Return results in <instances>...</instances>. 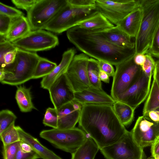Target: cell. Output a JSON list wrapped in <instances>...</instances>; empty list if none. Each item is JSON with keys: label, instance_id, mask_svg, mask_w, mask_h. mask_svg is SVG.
<instances>
[{"label": "cell", "instance_id": "cell-6", "mask_svg": "<svg viewBox=\"0 0 159 159\" xmlns=\"http://www.w3.org/2000/svg\"><path fill=\"white\" fill-rule=\"evenodd\" d=\"M96 10L95 5L76 7L67 3L63 7L43 30L60 34L75 26L77 24Z\"/></svg>", "mask_w": 159, "mask_h": 159}, {"label": "cell", "instance_id": "cell-40", "mask_svg": "<svg viewBox=\"0 0 159 159\" xmlns=\"http://www.w3.org/2000/svg\"><path fill=\"white\" fill-rule=\"evenodd\" d=\"M147 53L157 58H159V28L155 36L152 45Z\"/></svg>", "mask_w": 159, "mask_h": 159}, {"label": "cell", "instance_id": "cell-51", "mask_svg": "<svg viewBox=\"0 0 159 159\" xmlns=\"http://www.w3.org/2000/svg\"><path fill=\"white\" fill-rule=\"evenodd\" d=\"M153 157L154 159H159V155H156Z\"/></svg>", "mask_w": 159, "mask_h": 159}, {"label": "cell", "instance_id": "cell-11", "mask_svg": "<svg viewBox=\"0 0 159 159\" xmlns=\"http://www.w3.org/2000/svg\"><path fill=\"white\" fill-rule=\"evenodd\" d=\"M59 43L56 35L43 29L32 30L22 38L12 42L16 47L34 52L50 49L58 45Z\"/></svg>", "mask_w": 159, "mask_h": 159}, {"label": "cell", "instance_id": "cell-19", "mask_svg": "<svg viewBox=\"0 0 159 159\" xmlns=\"http://www.w3.org/2000/svg\"><path fill=\"white\" fill-rule=\"evenodd\" d=\"M75 26L88 30L103 31L114 25L101 12L95 10L78 22Z\"/></svg>", "mask_w": 159, "mask_h": 159}, {"label": "cell", "instance_id": "cell-5", "mask_svg": "<svg viewBox=\"0 0 159 159\" xmlns=\"http://www.w3.org/2000/svg\"><path fill=\"white\" fill-rule=\"evenodd\" d=\"M39 136L56 148L71 154L85 142L88 137L83 130L76 127L68 129L53 128L43 130L40 132Z\"/></svg>", "mask_w": 159, "mask_h": 159}, {"label": "cell", "instance_id": "cell-31", "mask_svg": "<svg viewBox=\"0 0 159 159\" xmlns=\"http://www.w3.org/2000/svg\"><path fill=\"white\" fill-rule=\"evenodd\" d=\"M17 118L15 115L11 111L5 109L0 112V133L15 122Z\"/></svg>", "mask_w": 159, "mask_h": 159}, {"label": "cell", "instance_id": "cell-20", "mask_svg": "<svg viewBox=\"0 0 159 159\" xmlns=\"http://www.w3.org/2000/svg\"><path fill=\"white\" fill-rule=\"evenodd\" d=\"M20 139L28 144L33 151L43 159H62L52 151L42 145L38 139L25 131L19 126H16Z\"/></svg>", "mask_w": 159, "mask_h": 159}, {"label": "cell", "instance_id": "cell-46", "mask_svg": "<svg viewBox=\"0 0 159 159\" xmlns=\"http://www.w3.org/2000/svg\"><path fill=\"white\" fill-rule=\"evenodd\" d=\"M151 152L153 157L156 155H159V141L151 146Z\"/></svg>", "mask_w": 159, "mask_h": 159}, {"label": "cell", "instance_id": "cell-48", "mask_svg": "<svg viewBox=\"0 0 159 159\" xmlns=\"http://www.w3.org/2000/svg\"><path fill=\"white\" fill-rule=\"evenodd\" d=\"M20 147L23 151L25 152H30L33 150L31 148L28 144L21 140Z\"/></svg>", "mask_w": 159, "mask_h": 159}, {"label": "cell", "instance_id": "cell-28", "mask_svg": "<svg viewBox=\"0 0 159 159\" xmlns=\"http://www.w3.org/2000/svg\"><path fill=\"white\" fill-rule=\"evenodd\" d=\"M100 70L98 60L92 58H89L87 65V71L91 87L102 90L101 82L99 77Z\"/></svg>", "mask_w": 159, "mask_h": 159}, {"label": "cell", "instance_id": "cell-21", "mask_svg": "<svg viewBox=\"0 0 159 159\" xmlns=\"http://www.w3.org/2000/svg\"><path fill=\"white\" fill-rule=\"evenodd\" d=\"M142 11L139 7L123 19L117 25L131 38H135L139 29Z\"/></svg>", "mask_w": 159, "mask_h": 159}, {"label": "cell", "instance_id": "cell-55", "mask_svg": "<svg viewBox=\"0 0 159 159\" xmlns=\"http://www.w3.org/2000/svg\"><path fill=\"white\" fill-rule=\"evenodd\" d=\"M148 159V158H147V159Z\"/></svg>", "mask_w": 159, "mask_h": 159}, {"label": "cell", "instance_id": "cell-29", "mask_svg": "<svg viewBox=\"0 0 159 159\" xmlns=\"http://www.w3.org/2000/svg\"><path fill=\"white\" fill-rule=\"evenodd\" d=\"M57 66L55 62L41 57L36 66L33 79L43 78L48 75Z\"/></svg>", "mask_w": 159, "mask_h": 159}, {"label": "cell", "instance_id": "cell-18", "mask_svg": "<svg viewBox=\"0 0 159 159\" xmlns=\"http://www.w3.org/2000/svg\"><path fill=\"white\" fill-rule=\"evenodd\" d=\"M76 53V51L73 48L69 49L64 52L59 65L49 74L43 78L41 82L42 88L48 90L57 80L66 73Z\"/></svg>", "mask_w": 159, "mask_h": 159}, {"label": "cell", "instance_id": "cell-38", "mask_svg": "<svg viewBox=\"0 0 159 159\" xmlns=\"http://www.w3.org/2000/svg\"><path fill=\"white\" fill-rule=\"evenodd\" d=\"M38 0H12V2L18 8L28 11L37 2Z\"/></svg>", "mask_w": 159, "mask_h": 159}, {"label": "cell", "instance_id": "cell-35", "mask_svg": "<svg viewBox=\"0 0 159 159\" xmlns=\"http://www.w3.org/2000/svg\"><path fill=\"white\" fill-rule=\"evenodd\" d=\"M0 14L6 15L12 19L24 16L21 11L15 8L0 2Z\"/></svg>", "mask_w": 159, "mask_h": 159}, {"label": "cell", "instance_id": "cell-44", "mask_svg": "<svg viewBox=\"0 0 159 159\" xmlns=\"http://www.w3.org/2000/svg\"><path fill=\"white\" fill-rule=\"evenodd\" d=\"M146 59L145 54L142 53L135 54L134 58V61L135 64L140 66L144 64Z\"/></svg>", "mask_w": 159, "mask_h": 159}, {"label": "cell", "instance_id": "cell-49", "mask_svg": "<svg viewBox=\"0 0 159 159\" xmlns=\"http://www.w3.org/2000/svg\"><path fill=\"white\" fill-rule=\"evenodd\" d=\"M153 76L157 80L159 87V69L156 66H155L153 70Z\"/></svg>", "mask_w": 159, "mask_h": 159}, {"label": "cell", "instance_id": "cell-2", "mask_svg": "<svg viewBox=\"0 0 159 159\" xmlns=\"http://www.w3.org/2000/svg\"><path fill=\"white\" fill-rule=\"evenodd\" d=\"M70 42L88 56L115 66L135 54V48L118 47L109 42L102 31L88 30L75 26L66 31Z\"/></svg>", "mask_w": 159, "mask_h": 159}, {"label": "cell", "instance_id": "cell-3", "mask_svg": "<svg viewBox=\"0 0 159 159\" xmlns=\"http://www.w3.org/2000/svg\"><path fill=\"white\" fill-rule=\"evenodd\" d=\"M143 16L135 38V54H145L151 47L159 28V0H139Z\"/></svg>", "mask_w": 159, "mask_h": 159}, {"label": "cell", "instance_id": "cell-13", "mask_svg": "<svg viewBox=\"0 0 159 159\" xmlns=\"http://www.w3.org/2000/svg\"><path fill=\"white\" fill-rule=\"evenodd\" d=\"M131 132L140 147L143 148L152 146L159 135V121H153L148 116H139Z\"/></svg>", "mask_w": 159, "mask_h": 159}, {"label": "cell", "instance_id": "cell-54", "mask_svg": "<svg viewBox=\"0 0 159 159\" xmlns=\"http://www.w3.org/2000/svg\"><path fill=\"white\" fill-rule=\"evenodd\" d=\"M148 159H154L153 158H148Z\"/></svg>", "mask_w": 159, "mask_h": 159}, {"label": "cell", "instance_id": "cell-12", "mask_svg": "<svg viewBox=\"0 0 159 159\" xmlns=\"http://www.w3.org/2000/svg\"><path fill=\"white\" fill-rule=\"evenodd\" d=\"M89 59L88 56L83 53L75 55L65 73L75 92L91 87L87 71Z\"/></svg>", "mask_w": 159, "mask_h": 159}, {"label": "cell", "instance_id": "cell-4", "mask_svg": "<svg viewBox=\"0 0 159 159\" xmlns=\"http://www.w3.org/2000/svg\"><path fill=\"white\" fill-rule=\"evenodd\" d=\"M41 57L36 52L18 48L14 62L3 68L4 77L0 82L3 84L17 86L33 79Z\"/></svg>", "mask_w": 159, "mask_h": 159}, {"label": "cell", "instance_id": "cell-52", "mask_svg": "<svg viewBox=\"0 0 159 159\" xmlns=\"http://www.w3.org/2000/svg\"><path fill=\"white\" fill-rule=\"evenodd\" d=\"M159 141V136H158V137H157V139H156V140L155 141V142L154 143H156L157 142H158Z\"/></svg>", "mask_w": 159, "mask_h": 159}, {"label": "cell", "instance_id": "cell-34", "mask_svg": "<svg viewBox=\"0 0 159 159\" xmlns=\"http://www.w3.org/2000/svg\"><path fill=\"white\" fill-rule=\"evenodd\" d=\"M21 140L6 145H3L2 154L3 159H15Z\"/></svg>", "mask_w": 159, "mask_h": 159}, {"label": "cell", "instance_id": "cell-9", "mask_svg": "<svg viewBox=\"0 0 159 159\" xmlns=\"http://www.w3.org/2000/svg\"><path fill=\"white\" fill-rule=\"evenodd\" d=\"M67 3L66 0H38L27 12V18L32 30H43Z\"/></svg>", "mask_w": 159, "mask_h": 159}, {"label": "cell", "instance_id": "cell-43", "mask_svg": "<svg viewBox=\"0 0 159 159\" xmlns=\"http://www.w3.org/2000/svg\"><path fill=\"white\" fill-rule=\"evenodd\" d=\"M18 48L6 53L4 56V62L6 66L13 63L16 58Z\"/></svg>", "mask_w": 159, "mask_h": 159}, {"label": "cell", "instance_id": "cell-14", "mask_svg": "<svg viewBox=\"0 0 159 159\" xmlns=\"http://www.w3.org/2000/svg\"><path fill=\"white\" fill-rule=\"evenodd\" d=\"M152 77L143 71L136 82L122 94L116 101L125 103L135 110L148 97L150 89Z\"/></svg>", "mask_w": 159, "mask_h": 159}, {"label": "cell", "instance_id": "cell-1", "mask_svg": "<svg viewBox=\"0 0 159 159\" xmlns=\"http://www.w3.org/2000/svg\"><path fill=\"white\" fill-rule=\"evenodd\" d=\"M78 122L99 150L119 141L127 130L110 105L83 104Z\"/></svg>", "mask_w": 159, "mask_h": 159}, {"label": "cell", "instance_id": "cell-36", "mask_svg": "<svg viewBox=\"0 0 159 159\" xmlns=\"http://www.w3.org/2000/svg\"><path fill=\"white\" fill-rule=\"evenodd\" d=\"M146 59L144 64L141 66L143 71L149 77H152L155 66V61L151 54H145Z\"/></svg>", "mask_w": 159, "mask_h": 159}, {"label": "cell", "instance_id": "cell-37", "mask_svg": "<svg viewBox=\"0 0 159 159\" xmlns=\"http://www.w3.org/2000/svg\"><path fill=\"white\" fill-rule=\"evenodd\" d=\"M12 18L0 14V35L5 36L11 26Z\"/></svg>", "mask_w": 159, "mask_h": 159}, {"label": "cell", "instance_id": "cell-15", "mask_svg": "<svg viewBox=\"0 0 159 159\" xmlns=\"http://www.w3.org/2000/svg\"><path fill=\"white\" fill-rule=\"evenodd\" d=\"M48 91L51 101L57 110L75 99V92L65 73L53 83Z\"/></svg>", "mask_w": 159, "mask_h": 159}, {"label": "cell", "instance_id": "cell-10", "mask_svg": "<svg viewBox=\"0 0 159 159\" xmlns=\"http://www.w3.org/2000/svg\"><path fill=\"white\" fill-rule=\"evenodd\" d=\"M95 10L117 25L139 7V0H95Z\"/></svg>", "mask_w": 159, "mask_h": 159}, {"label": "cell", "instance_id": "cell-47", "mask_svg": "<svg viewBox=\"0 0 159 159\" xmlns=\"http://www.w3.org/2000/svg\"><path fill=\"white\" fill-rule=\"evenodd\" d=\"M99 78L101 81L106 83H109L110 81L109 76L104 71L100 70L99 75Z\"/></svg>", "mask_w": 159, "mask_h": 159}, {"label": "cell", "instance_id": "cell-41", "mask_svg": "<svg viewBox=\"0 0 159 159\" xmlns=\"http://www.w3.org/2000/svg\"><path fill=\"white\" fill-rule=\"evenodd\" d=\"M100 70L106 73L110 76H114L115 71L112 65L109 63L102 61H98Z\"/></svg>", "mask_w": 159, "mask_h": 159}, {"label": "cell", "instance_id": "cell-25", "mask_svg": "<svg viewBox=\"0 0 159 159\" xmlns=\"http://www.w3.org/2000/svg\"><path fill=\"white\" fill-rule=\"evenodd\" d=\"M15 98L21 112H27L33 109L37 110L32 102L30 88L21 85L17 87Z\"/></svg>", "mask_w": 159, "mask_h": 159}, {"label": "cell", "instance_id": "cell-27", "mask_svg": "<svg viewBox=\"0 0 159 159\" xmlns=\"http://www.w3.org/2000/svg\"><path fill=\"white\" fill-rule=\"evenodd\" d=\"M153 77L152 86L143 109V116H148L149 111L159 108V87L157 80Z\"/></svg>", "mask_w": 159, "mask_h": 159}, {"label": "cell", "instance_id": "cell-22", "mask_svg": "<svg viewBox=\"0 0 159 159\" xmlns=\"http://www.w3.org/2000/svg\"><path fill=\"white\" fill-rule=\"evenodd\" d=\"M32 31L27 18L23 16L12 19L9 30L5 36L6 40L11 42L19 39Z\"/></svg>", "mask_w": 159, "mask_h": 159}, {"label": "cell", "instance_id": "cell-42", "mask_svg": "<svg viewBox=\"0 0 159 159\" xmlns=\"http://www.w3.org/2000/svg\"><path fill=\"white\" fill-rule=\"evenodd\" d=\"M70 5L76 7H87L95 5V0H66Z\"/></svg>", "mask_w": 159, "mask_h": 159}, {"label": "cell", "instance_id": "cell-17", "mask_svg": "<svg viewBox=\"0 0 159 159\" xmlns=\"http://www.w3.org/2000/svg\"><path fill=\"white\" fill-rule=\"evenodd\" d=\"M74 100L82 105L92 104L113 105L116 102L103 89L91 87L81 91L75 92Z\"/></svg>", "mask_w": 159, "mask_h": 159}, {"label": "cell", "instance_id": "cell-8", "mask_svg": "<svg viewBox=\"0 0 159 159\" xmlns=\"http://www.w3.org/2000/svg\"><path fill=\"white\" fill-rule=\"evenodd\" d=\"M100 150L106 159H146L143 148L128 130L119 141Z\"/></svg>", "mask_w": 159, "mask_h": 159}, {"label": "cell", "instance_id": "cell-23", "mask_svg": "<svg viewBox=\"0 0 159 159\" xmlns=\"http://www.w3.org/2000/svg\"><path fill=\"white\" fill-rule=\"evenodd\" d=\"M102 31L107 39L114 45L125 48H135L134 42L132 41L131 38L117 26Z\"/></svg>", "mask_w": 159, "mask_h": 159}, {"label": "cell", "instance_id": "cell-53", "mask_svg": "<svg viewBox=\"0 0 159 159\" xmlns=\"http://www.w3.org/2000/svg\"><path fill=\"white\" fill-rule=\"evenodd\" d=\"M156 110V111H159V108H157V109H156V110Z\"/></svg>", "mask_w": 159, "mask_h": 159}, {"label": "cell", "instance_id": "cell-32", "mask_svg": "<svg viewBox=\"0 0 159 159\" xmlns=\"http://www.w3.org/2000/svg\"><path fill=\"white\" fill-rule=\"evenodd\" d=\"M58 116L57 110L54 107H48L46 110L43 123L45 126L57 129Z\"/></svg>", "mask_w": 159, "mask_h": 159}, {"label": "cell", "instance_id": "cell-26", "mask_svg": "<svg viewBox=\"0 0 159 159\" xmlns=\"http://www.w3.org/2000/svg\"><path fill=\"white\" fill-rule=\"evenodd\" d=\"M113 107L121 123L125 126L129 125L133 120L134 110L129 106L119 101H116Z\"/></svg>", "mask_w": 159, "mask_h": 159}, {"label": "cell", "instance_id": "cell-7", "mask_svg": "<svg viewBox=\"0 0 159 159\" xmlns=\"http://www.w3.org/2000/svg\"><path fill=\"white\" fill-rule=\"evenodd\" d=\"M135 55L116 66L111 89V96L116 101L136 82L143 72L141 66L134 61Z\"/></svg>", "mask_w": 159, "mask_h": 159}, {"label": "cell", "instance_id": "cell-33", "mask_svg": "<svg viewBox=\"0 0 159 159\" xmlns=\"http://www.w3.org/2000/svg\"><path fill=\"white\" fill-rule=\"evenodd\" d=\"M16 48L12 43L6 40L5 36L0 35V69L4 68L6 66L4 60L5 54Z\"/></svg>", "mask_w": 159, "mask_h": 159}, {"label": "cell", "instance_id": "cell-39", "mask_svg": "<svg viewBox=\"0 0 159 159\" xmlns=\"http://www.w3.org/2000/svg\"><path fill=\"white\" fill-rule=\"evenodd\" d=\"M40 156L32 150L30 152H25L20 148V146L15 159H38Z\"/></svg>", "mask_w": 159, "mask_h": 159}, {"label": "cell", "instance_id": "cell-30", "mask_svg": "<svg viewBox=\"0 0 159 159\" xmlns=\"http://www.w3.org/2000/svg\"><path fill=\"white\" fill-rule=\"evenodd\" d=\"M12 123L9 127L0 133V137L3 145L11 144L21 140L20 138L15 125Z\"/></svg>", "mask_w": 159, "mask_h": 159}, {"label": "cell", "instance_id": "cell-45", "mask_svg": "<svg viewBox=\"0 0 159 159\" xmlns=\"http://www.w3.org/2000/svg\"><path fill=\"white\" fill-rule=\"evenodd\" d=\"M148 116L154 121H159V111L154 110L150 111L148 112Z\"/></svg>", "mask_w": 159, "mask_h": 159}, {"label": "cell", "instance_id": "cell-50", "mask_svg": "<svg viewBox=\"0 0 159 159\" xmlns=\"http://www.w3.org/2000/svg\"><path fill=\"white\" fill-rule=\"evenodd\" d=\"M158 59V60L155 61V66L159 69V58Z\"/></svg>", "mask_w": 159, "mask_h": 159}, {"label": "cell", "instance_id": "cell-16", "mask_svg": "<svg viewBox=\"0 0 159 159\" xmlns=\"http://www.w3.org/2000/svg\"><path fill=\"white\" fill-rule=\"evenodd\" d=\"M83 105L74 100L57 110L58 127L61 129L73 128L79 122Z\"/></svg>", "mask_w": 159, "mask_h": 159}, {"label": "cell", "instance_id": "cell-24", "mask_svg": "<svg viewBox=\"0 0 159 159\" xmlns=\"http://www.w3.org/2000/svg\"><path fill=\"white\" fill-rule=\"evenodd\" d=\"M99 150L98 145L88 136L85 142L71 154V159H94Z\"/></svg>", "mask_w": 159, "mask_h": 159}]
</instances>
